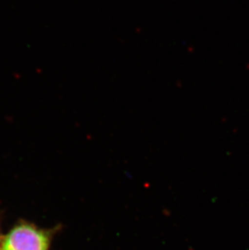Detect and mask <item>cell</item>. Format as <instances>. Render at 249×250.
<instances>
[{
	"mask_svg": "<svg viewBox=\"0 0 249 250\" xmlns=\"http://www.w3.org/2000/svg\"><path fill=\"white\" fill-rule=\"evenodd\" d=\"M0 240H1V238H0Z\"/></svg>",
	"mask_w": 249,
	"mask_h": 250,
	"instance_id": "7a4b0ae2",
	"label": "cell"
},
{
	"mask_svg": "<svg viewBox=\"0 0 249 250\" xmlns=\"http://www.w3.org/2000/svg\"><path fill=\"white\" fill-rule=\"evenodd\" d=\"M54 229L21 221L0 240V250H50Z\"/></svg>",
	"mask_w": 249,
	"mask_h": 250,
	"instance_id": "6da1fadb",
	"label": "cell"
}]
</instances>
